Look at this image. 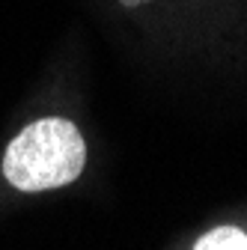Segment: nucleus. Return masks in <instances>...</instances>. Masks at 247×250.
<instances>
[{"mask_svg":"<svg viewBox=\"0 0 247 250\" xmlns=\"http://www.w3.org/2000/svg\"><path fill=\"white\" fill-rule=\"evenodd\" d=\"M86 164L83 134L63 116L36 119L9 143L3 176L27 194L51 191L75 182Z\"/></svg>","mask_w":247,"mask_h":250,"instance_id":"obj_1","label":"nucleus"},{"mask_svg":"<svg viewBox=\"0 0 247 250\" xmlns=\"http://www.w3.org/2000/svg\"><path fill=\"white\" fill-rule=\"evenodd\" d=\"M194 250H247V235L235 227H218L203 235Z\"/></svg>","mask_w":247,"mask_h":250,"instance_id":"obj_2","label":"nucleus"},{"mask_svg":"<svg viewBox=\"0 0 247 250\" xmlns=\"http://www.w3.org/2000/svg\"><path fill=\"white\" fill-rule=\"evenodd\" d=\"M125 6H140V3H146V0H122Z\"/></svg>","mask_w":247,"mask_h":250,"instance_id":"obj_3","label":"nucleus"}]
</instances>
